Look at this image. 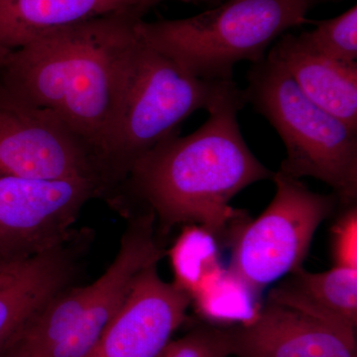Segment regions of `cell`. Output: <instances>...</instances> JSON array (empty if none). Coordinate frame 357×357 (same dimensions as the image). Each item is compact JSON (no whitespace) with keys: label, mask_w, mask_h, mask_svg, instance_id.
I'll return each instance as SVG.
<instances>
[{"label":"cell","mask_w":357,"mask_h":357,"mask_svg":"<svg viewBox=\"0 0 357 357\" xmlns=\"http://www.w3.org/2000/svg\"><path fill=\"white\" fill-rule=\"evenodd\" d=\"M103 191L89 178L0 177V257L22 262L67 243L84 204Z\"/></svg>","instance_id":"9"},{"label":"cell","mask_w":357,"mask_h":357,"mask_svg":"<svg viewBox=\"0 0 357 357\" xmlns=\"http://www.w3.org/2000/svg\"><path fill=\"white\" fill-rule=\"evenodd\" d=\"M299 37L321 55L340 62H356L357 6L332 20L317 22L314 29L301 33Z\"/></svg>","instance_id":"18"},{"label":"cell","mask_w":357,"mask_h":357,"mask_svg":"<svg viewBox=\"0 0 357 357\" xmlns=\"http://www.w3.org/2000/svg\"><path fill=\"white\" fill-rule=\"evenodd\" d=\"M259 296L229 267H222L192 294L191 305L208 325L231 328L256 318L262 306Z\"/></svg>","instance_id":"16"},{"label":"cell","mask_w":357,"mask_h":357,"mask_svg":"<svg viewBox=\"0 0 357 357\" xmlns=\"http://www.w3.org/2000/svg\"><path fill=\"white\" fill-rule=\"evenodd\" d=\"M272 178L276 192L271 203L231 241L229 268L257 295L302 267L317 229L340 204L333 192H312L280 171Z\"/></svg>","instance_id":"7"},{"label":"cell","mask_w":357,"mask_h":357,"mask_svg":"<svg viewBox=\"0 0 357 357\" xmlns=\"http://www.w3.org/2000/svg\"><path fill=\"white\" fill-rule=\"evenodd\" d=\"M267 301L356 333L357 269L335 266L328 271L312 273L301 267L272 289Z\"/></svg>","instance_id":"15"},{"label":"cell","mask_w":357,"mask_h":357,"mask_svg":"<svg viewBox=\"0 0 357 357\" xmlns=\"http://www.w3.org/2000/svg\"><path fill=\"white\" fill-rule=\"evenodd\" d=\"M143 16L119 13L44 35L4 52L0 84L50 110L93 149L109 136L122 65Z\"/></svg>","instance_id":"2"},{"label":"cell","mask_w":357,"mask_h":357,"mask_svg":"<svg viewBox=\"0 0 357 357\" xmlns=\"http://www.w3.org/2000/svg\"><path fill=\"white\" fill-rule=\"evenodd\" d=\"M151 211L131 218L117 255L86 287L62 291L29 321L21 337L40 357H88L128 297L137 275L167 255Z\"/></svg>","instance_id":"6"},{"label":"cell","mask_w":357,"mask_h":357,"mask_svg":"<svg viewBox=\"0 0 357 357\" xmlns=\"http://www.w3.org/2000/svg\"><path fill=\"white\" fill-rule=\"evenodd\" d=\"M167 255L175 275L174 283L191 296L222 267L218 239L197 225H185Z\"/></svg>","instance_id":"17"},{"label":"cell","mask_w":357,"mask_h":357,"mask_svg":"<svg viewBox=\"0 0 357 357\" xmlns=\"http://www.w3.org/2000/svg\"><path fill=\"white\" fill-rule=\"evenodd\" d=\"M0 357H39L31 347L18 335L0 351Z\"/></svg>","instance_id":"21"},{"label":"cell","mask_w":357,"mask_h":357,"mask_svg":"<svg viewBox=\"0 0 357 357\" xmlns=\"http://www.w3.org/2000/svg\"><path fill=\"white\" fill-rule=\"evenodd\" d=\"M157 265L136 277L128 297L88 357H158L187 318L191 295L159 276Z\"/></svg>","instance_id":"10"},{"label":"cell","mask_w":357,"mask_h":357,"mask_svg":"<svg viewBox=\"0 0 357 357\" xmlns=\"http://www.w3.org/2000/svg\"><path fill=\"white\" fill-rule=\"evenodd\" d=\"M246 77V103L271 123L285 144L287 156L278 171L321 181L342 206L356 204L357 130L310 100L270 56L252 64Z\"/></svg>","instance_id":"5"},{"label":"cell","mask_w":357,"mask_h":357,"mask_svg":"<svg viewBox=\"0 0 357 357\" xmlns=\"http://www.w3.org/2000/svg\"><path fill=\"white\" fill-rule=\"evenodd\" d=\"M229 331L232 356L357 357L356 333L267 300L250 324Z\"/></svg>","instance_id":"11"},{"label":"cell","mask_w":357,"mask_h":357,"mask_svg":"<svg viewBox=\"0 0 357 357\" xmlns=\"http://www.w3.org/2000/svg\"><path fill=\"white\" fill-rule=\"evenodd\" d=\"M165 1L171 0H0V50H15L44 35L112 14L144 17Z\"/></svg>","instance_id":"12"},{"label":"cell","mask_w":357,"mask_h":357,"mask_svg":"<svg viewBox=\"0 0 357 357\" xmlns=\"http://www.w3.org/2000/svg\"><path fill=\"white\" fill-rule=\"evenodd\" d=\"M246 100L237 89L208 112V121L189 135L173 134L131 167L126 180L151 211L160 234L178 225H197L215 238H234L245 223L230 202L273 174L244 140L237 114ZM231 238V239H232Z\"/></svg>","instance_id":"1"},{"label":"cell","mask_w":357,"mask_h":357,"mask_svg":"<svg viewBox=\"0 0 357 357\" xmlns=\"http://www.w3.org/2000/svg\"><path fill=\"white\" fill-rule=\"evenodd\" d=\"M23 262L0 263V287L13 280Z\"/></svg>","instance_id":"22"},{"label":"cell","mask_w":357,"mask_h":357,"mask_svg":"<svg viewBox=\"0 0 357 357\" xmlns=\"http://www.w3.org/2000/svg\"><path fill=\"white\" fill-rule=\"evenodd\" d=\"M310 6L306 0H227L192 17L141 20L137 29L192 76L230 81L237 63L260 62L282 35L306 23Z\"/></svg>","instance_id":"4"},{"label":"cell","mask_w":357,"mask_h":357,"mask_svg":"<svg viewBox=\"0 0 357 357\" xmlns=\"http://www.w3.org/2000/svg\"><path fill=\"white\" fill-rule=\"evenodd\" d=\"M306 1L310 4V6H311L312 2L316 1V0H306Z\"/></svg>","instance_id":"23"},{"label":"cell","mask_w":357,"mask_h":357,"mask_svg":"<svg viewBox=\"0 0 357 357\" xmlns=\"http://www.w3.org/2000/svg\"><path fill=\"white\" fill-rule=\"evenodd\" d=\"M0 177L89 178L107 190L100 164L83 138L55 114L0 84Z\"/></svg>","instance_id":"8"},{"label":"cell","mask_w":357,"mask_h":357,"mask_svg":"<svg viewBox=\"0 0 357 357\" xmlns=\"http://www.w3.org/2000/svg\"><path fill=\"white\" fill-rule=\"evenodd\" d=\"M333 227L332 252L335 266L357 269L356 204L344 206Z\"/></svg>","instance_id":"20"},{"label":"cell","mask_w":357,"mask_h":357,"mask_svg":"<svg viewBox=\"0 0 357 357\" xmlns=\"http://www.w3.org/2000/svg\"><path fill=\"white\" fill-rule=\"evenodd\" d=\"M237 89L234 79L192 76L147 44L137 29L122 65L112 126L100 154L107 185L126 180L133 164L178 133L190 115L210 112Z\"/></svg>","instance_id":"3"},{"label":"cell","mask_w":357,"mask_h":357,"mask_svg":"<svg viewBox=\"0 0 357 357\" xmlns=\"http://www.w3.org/2000/svg\"><path fill=\"white\" fill-rule=\"evenodd\" d=\"M199 1H202V0H199Z\"/></svg>","instance_id":"24"},{"label":"cell","mask_w":357,"mask_h":357,"mask_svg":"<svg viewBox=\"0 0 357 357\" xmlns=\"http://www.w3.org/2000/svg\"><path fill=\"white\" fill-rule=\"evenodd\" d=\"M267 55L283 66L310 100L357 130L356 62L321 55L290 33L282 35Z\"/></svg>","instance_id":"13"},{"label":"cell","mask_w":357,"mask_h":357,"mask_svg":"<svg viewBox=\"0 0 357 357\" xmlns=\"http://www.w3.org/2000/svg\"><path fill=\"white\" fill-rule=\"evenodd\" d=\"M229 328L201 326L178 340H171L158 357H230Z\"/></svg>","instance_id":"19"},{"label":"cell","mask_w":357,"mask_h":357,"mask_svg":"<svg viewBox=\"0 0 357 357\" xmlns=\"http://www.w3.org/2000/svg\"><path fill=\"white\" fill-rule=\"evenodd\" d=\"M72 239L26 260L13 280L0 287V351L65 290L74 272Z\"/></svg>","instance_id":"14"}]
</instances>
